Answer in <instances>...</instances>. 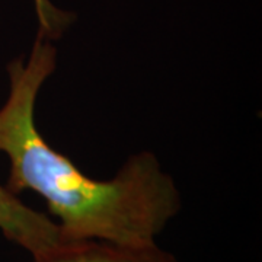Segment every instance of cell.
Segmentation results:
<instances>
[{
  "label": "cell",
  "mask_w": 262,
  "mask_h": 262,
  "mask_svg": "<svg viewBox=\"0 0 262 262\" xmlns=\"http://www.w3.org/2000/svg\"><path fill=\"white\" fill-rule=\"evenodd\" d=\"M56 57L51 39L38 35L28 60L8 67L9 96L0 108V151L9 159L5 187L16 195L32 191L41 196L69 241L155 244L179 213L181 195L151 153L131 156L114 178L99 181L39 134L35 103Z\"/></svg>",
  "instance_id": "1"
},
{
  "label": "cell",
  "mask_w": 262,
  "mask_h": 262,
  "mask_svg": "<svg viewBox=\"0 0 262 262\" xmlns=\"http://www.w3.org/2000/svg\"><path fill=\"white\" fill-rule=\"evenodd\" d=\"M0 232L31 256L69 241L50 215L27 206L3 185H0Z\"/></svg>",
  "instance_id": "2"
},
{
  "label": "cell",
  "mask_w": 262,
  "mask_h": 262,
  "mask_svg": "<svg viewBox=\"0 0 262 262\" xmlns=\"http://www.w3.org/2000/svg\"><path fill=\"white\" fill-rule=\"evenodd\" d=\"M32 262H178L158 242L121 245L105 241H66L32 255Z\"/></svg>",
  "instance_id": "3"
},
{
  "label": "cell",
  "mask_w": 262,
  "mask_h": 262,
  "mask_svg": "<svg viewBox=\"0 0 262 262\" xmlns=\"http://www.w3.org/2000/svg\"><path fill=\"white\" fill-rule=\"evenodd\" d=\"M35 15L38 19V35L53 39L70 24V15L64 10L57 9L50 0H34Z\"/></svg>",
  "instance_id": "4"
}]
</instances>
